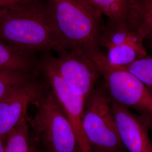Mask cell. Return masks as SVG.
Instances as JSON below:
<instances>
[{
    "mask_svg": "<svg viewBox=\"0 0 152 152\" xmlns=\"http://www.w3.org/2000/svg\"><path fill=\"white\" fill-rule=\"evenodd\" d=\"M148 127H149V129H151L152 130V122L151 121L149 124H148Z\"/></svg>",
    "mask_w": 152,
    "mask_h": 152,
    "instance_id": "ffe728a7",
    "label": "cell"
},
{
    "mask_svg": "<svg viewBox=\"0 0 152 152\" xmlns=\"http://www.w3.org/2000/svg\"><path fill=\"white\" fill-rule=\"evenodd\" d=\"M89 58L98 68L110 100L135 109L145 120H152V94L137 77L110 64L103 50Z\"/></svg>",
    "mask_w": 152,
    "mask_h": 152,
    "instance_id": "5b68a950",
    "label": "cell"
},
{
    "mask_svg": "<svg viewBox=\"0 0 152 152\" xmlns=\"http://www.w3.org/2000/svg\"><path fill=\"white\" fill-rule=\"evenodd\" d=\"M58 70L66 86L86 102L101 78L94 61L81 52L63 49L56 53Z\"/></svg>",
    "mask_w": 152,
    "mask_h": 152,
    "instance_id": "ba28073f",
    "label": "cell"
},
{
    "mask_svg": "<svg viewBox=\"0 0 152 152\" xmlns=\"http://www.w3.org/2000/svg\"><path fill=\"white\" fill-rule=\"evenodd\" d=\"M39 0H0V14L12 7L24 5Z\"/></svg>",
    "mask_w": 152,
    "mask_h": 152,
    "instance_id": "e0dca14e",
    "label": "cell"
},
{
    "mask_svg": "<svg viewBox=\"0 0 152 152\" xmlns=\"http://www.w3.org/2000/svg\"><path fill=\"white\" fill-rule=\"evenodd\" d=\"M38 56L6 44L0 39V69L39 75Z\"/></svg>",
    "mask_w": 152,
    "mask_h": 152,
    "instance_id": "8fae6325",
    "label": "cell"
},
{
    "mask_svg": "<svg viewBox=\"0 0 152 152\" xmlns=\"http://www.w3.org/2000/svg\"><path fill=\"white\" fill-rule=\"evenodd\" d=\"M109 100L120 137L126 150L130 152H152V141L145 120L134 114L124 105Z\"/></svg>",
    "mask_w": 152,
    "mask_h": 152,
    "instance_id": "30bf717a",
    "label": "cell"
},
{
    "mask_svg": "<svg viewBox=\"0 0 152 152\" xmlns=\"http://www.w3.org/2000/svg\"><path fill=\"white\" fill-rule=\"evenodd\" d=\"M82 124L92 152H127L120 137L102 80L85 102Z\"/></svg>",
    "mask_w": 152,
    "mask_h": 152,
    "instance_id": "277c9868",
    "label": "cell"
},
{
    "mask_svg": "<svg viewBox=\"0 0 152 152\" xmlns=\"http://www.w3.org/2000/svg\"><path fill=\"white\" fill-rule=\"evenodd\" d=\"M119 68L129 71L135 76L152 94V57L147 55L130 65Z\"/></svg>",
    "mask_w": 152,
    "mask_h": 152,
    "instance_id": "2e32d148",
    "label": "cell"
},
{
    "mask_svg": "<svg viewBox=\"0 0 152 152\" xmlns=\"http://www.w3.org/2000/svg\"><path fill=\"white\" fill-rule=\"evenodd\" d=\"M38 71L71 124L81 152H92L82 124L85 101L72 92L63 80L58 70L56 57L51 51L41 53L38 57Z\"/></svg>",
    "mask_w": 152,
    "mask_h": 152,
    "instance_id": "8992f818",
    "label": "cell"
},
{
    "mask_svg": "<svg viewBox=\"0 0 152 152\" xmlns=\"http://www.w3.org/2000/svg\"><path fill=\"white\" fill-rule=\"evenodd\" d=\"M0 39L36 54L64 49L55 29L48 0L14 7L1 14Z\"/></svg>",
    "mask_w": 152,
    "mask_h": 152,
    "instance_id": "6da1fadb",
    "label": "cell"
},
{
    "mask_svg": "<svg viewBox=\"0 0 152 152\" xmlns=\"http://www.w3.org/2000/svg\"><path fill=\"white\" fill-rule=\"evenodd\" d=\"M48 85L40 75L14 88L0 100V138L6 140L27 115L30 105L41 96Z\"/></svg>",
    "mask_w": 152,
    "mask_h": 152,
    "instance_id": "9c48e42d",
    "label": "cell"
},
{
    "mask_svg": "<svg viewBox=\"0 0 152 152\" xmlns=\"http://www.w3.org/2000/svg\"><path fill=\"white\" fill-rule=\"evenodd\" d=\"M35 113L27 114L31 135L41 152H82L71 124L48 86L33 104Z\"/></svg>",
    "mask_w": 152,
    "mask_h": 152,
    "instance_id": "3957f363",
    "label": "cell"
},
{
    "mask_svg": "<svg viewBox=\"0 0 152 152\" xmlns=\"http://www.w3.org/2000/svg\"><path fill=\"white\" fill-rule=\"evenodd\" d=\"M98 16H105L114 23L129 28L131 12L135 0H80Z\"/></svg>",
    "mask_w": 152,
    "mask_h": 152,
    "instance_id": "7c38bea8",
    "label": "cell"
},
{
    "mask_svg": "<svg viewBox=\"0 0 152 152\" xmlns=\"http://www.w3.org/2000/svg\"><path fill=\"white\" fill-rule=\"evenodd\" d=\"M145 39L136 31L109 20L101 28L100 46L109 63L117 67L130 65L147 55Z\"/></svg>",
    "mask_w": 152,
    "mask_h": 152,
    "instance_id": "52a82bcc",
    "label": "cell"
},
{
    "mask_svg": "<svg viewBox=\"0 0 152 152\" xmlns=\"http://www.w3.org/2000/svg\"><path fill=\"white\" fill-rule=\"evenodd\" d=\"M55 29L64 49L90 57L100 46L102 18L80 0H48Z\"/></svg>",
    "mask_w": 152,
    "mask_h": 152,
    "instance_id": "7a4b0ae2",
    "label": "cell"
},
{
    "mask_svg": "<svg viewBox=\"0 0 152 152\" xmlns=\"http://www.w3.org/2000/svg\"><path fill=\"white\" fill-rule=\"evenodd\" d=\"M148 42V45H149V46L151 49L152 50V40L151 41H147Z\"/></svg>",
    "mask_w": 152,
    "mask_h": 152,
    "instance_id": "d6986e66",
    "label": "cell"
},
{
    "mask_svg": "<svg viewBox=\"0 0 152 152\" xmlns=\"http://www.w3.org/2000/svg\"><path fill=\"white\" fill-rule=\"evenodd\" d=\"M0 152H5V144L0 138Z\"/></svg>",
    "mask_w": 152,
    "mask_h": 152,
    "instance_id": "ac0fdd59",
    "label": "cell"
},
{
    "mask_svg": "<svg viewBox=\"0 0 152 152\" xmlns=\"http://www.w3.org/2000/svg\"><path fill=\"white\" fill-rule=\"evenodd\" d=\"M129 28L139 33L145 40H152V0H135Z\"/></svg>",
    "mask_w": 152,
    "mask_h": 152,
    "instance_id": "4fadbf2b",
    "label": "cell"
},
{
    "mask_svg": "<svg viewBox=\"0 0 152 152\" xmlns=\"http://www.w3.org/2000/svg\"><path fill=\"white\" fill-rule=\"evenodd\" d=\"M27 116L9 135L6 140L5 152H37L36 144L30 132Z\"/></svg>",
    "mask_w": 152,
    "mask_h": 152,
    "instance_id": "5bb4252c",
    "label": "cell"
},
{
    "mask_svg": "<svg viewBox=\"0 0 152 152\" xmlns=\"http://www.w3.org/2000/svg\"><path fill=\"white\" fill-rule=\"evenodd\" d=\"M39 75L0 69V100L14 88Z\"/></svg>",
    "mask_w": 152,
    "mask_h": 152,
    "instance_id": "9a60e30c",
    "label": "cell"
}]
</instances>
